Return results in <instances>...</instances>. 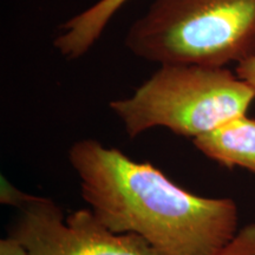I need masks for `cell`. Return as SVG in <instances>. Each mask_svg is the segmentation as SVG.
I'll return each instance as SVG.
<instances>
[{
	"mask_svg": "<svg viewBox=\"0 0 255 255\" xmlns=\"http://www.w3.org/2000/svg\"><path fill=\"white\" fill-rule=\"evenodd\" d=\"M69 161L100 222L138 235L158 255H220L237 237L233 199L191 194L150 163L92 138L73 143Z\"/></svg>",
	"mask_w": 255,
	"mask_h": 255,
	"instance_id": "cell-1",
	"label": "cell"
},
{
	"mask_svg": "<svg viewBox=\"0 0 255 255\" xmlns=\"http://www.w3.org/2000/svg\"><path fill=\"white\" fill-rule=\"evenodd\" d=\"M126 46L159 65L240 64L255 56V0H152Z\"/></svg>",
	"mask_w": 255,
	"mask_h": 255,
	"instance_id": "cell-2",
	"label": "cell"
},
{
	"mask_svg": "<svg viewBox=\"0 0 255 255\" xmlns=\"http://www.w3.org/2000/svg\"><path fill=\"white\" fill-rule=\"evenodd\" d=\"M255 90L226 68L162 64L130 97L111 101L129 137L152 128L196 138L246 115Z\"/></svg>",
	"mask_w": 255,
	"mask_h": 255,
	"instance_id": "cell-3",
	"label": "cell"
},
{
	"mask_svg": "<svg viewBox=\"0 0 255 255\" xmlns=\"http://www.w3.org/2000/svg\"><path fill=\"white\" fill-rule=\"evenodd\" d=\"M17 209L8 237L28 255H158L138 235L109 231L91 209L64 218L55 201L30 194Z\"/></svg>",
	"mask_w": 255,
	"mask_h": 255,
	"instance_id": "cell-4",
	"label": "cell"
},
{
	"mask_svg": "<svg viewBox=\"0 0 255 255\" xmlns=\"http://www.w3.org/2000/svg\"><path fill=\"white\" fill-rule=\"evenodd\" d=\"M193 144L223 167H240L255 174V120L246 115L196 137Z\"/></svg>",
	"mask_w": 255,
	"mask_h": 255,
	"instance_id": "cell-5",
	"label": "cell"
},
{
	"mask_svg": "<svg viewBox=\"0 0 255 255\" xmlns=\"http://www.w3.org/2000/svg\"><path fill=\"white\" fill-rule=\"evenodd\" d=\"M129 0H97L90 7L73 15L62 25L63 32L53 40V47L64 58H81L100 39L114 15Z\"/></svg>",
	"mask_w": 255,
	"mask_h": 255,
	"instance_id": "cell-6",
	"label": "cell"
},
{
	"mask_svg": "<svg viewBox=\"0 0 255 255\" xmlns=\"http://www.w3.org/2000/svg\"><path fill=\"white\" fill-rule=\"evenodd\" d=\"M220 255H255V223L245 226Z\"/></svg>",
	"mask_w": 255,
	"mask_h": 255,
	"instance_id": "cell-7",
	"label": "cell"
},
{
	"mask_svg": "<svg viewBox=\"0 0 255 255\" xmlns=\"http://www.w3.org/2000/svg\"><path fill=\"white\" fill-rule=\"evenodd\" d=\"M27 195V193H24V191L12 186L6 178H1V187H0V201H1V203L19 208Z\"/></svg>",
	"mask_w": 255,
	"mask_h": 255,
	"instance_id": "cell-8",
	"label": "cell"
},
{
	"mask_svg": "<svg viewBox=\"0 0 255 255\" xmlns=\"http://www.w3.org/2000/svg\"><path fill=\"white\" fill-rule=\"evenodd\" d=\"M237 76L255 90V56L238 64Z\"/></svg>",
	"mask_w": 255,
	"mask_h": 255,
	"instance_id": "cell-9",
	"label": "cell"
},
{
	"mask_svg": "<svg viewBox=\"0 0 255 255\" xmlns=\"http://www.w3.org/2000/svg\"><path fill=\"white\" fill-rule=\"evenodd\" d=\"M0 255H28V253L15 239L7 237L0 241Z\"/></svg>",
	"mask_w": 255,
	"mask_h": 255,
	"instance_id": "cell-10",
	"label": "cell"
}]
</instances>
